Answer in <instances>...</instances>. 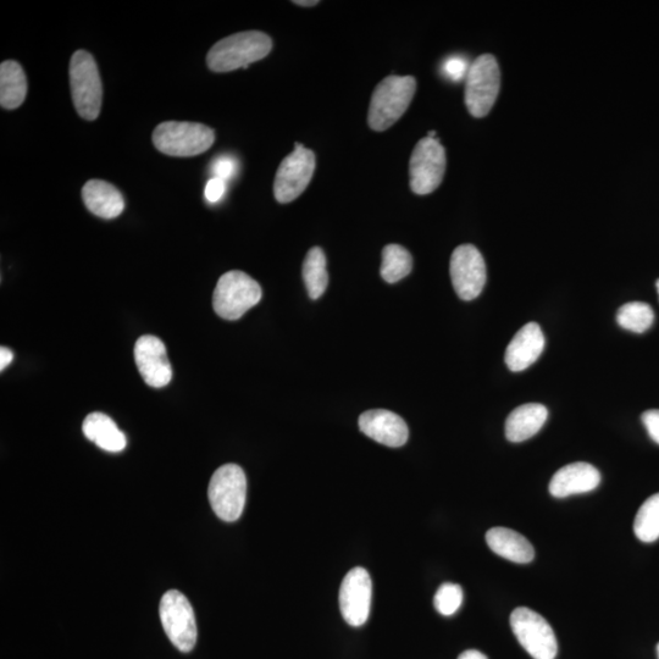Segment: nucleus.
Masks as SVG:
<instances>
[{
  "label": "nucleus",
  "instance_id": "1",
  "mask_svg": "<svg viewBox=\"0 0 659 659\" xmlns=\"http://www.w3.org/2000/svg\"><path fill=\"white\" fill-rule=\"evenodd\" d=\"M271 48L273 41L267 33L259 31L235 33L214 44L208 53L207 63L214 73L247 69L249 64L267 57Z\"/></svg>",
  "mask_w": 659,
  "mask_h": 659
},
{
  "label": "nucleus",
  "instance_id": "2",
  "mask_svg": "<svg viewBox=\"0 0 659 659\" xmlns=\"http://www.w3.org/2000/svg\"><path fill=\"white\" fill-rule=\"evenodd\" d=\"M417 90L413 76L392 75L376 86L371 97L368 123L374 131H385L402 118Z\"/></svg>",
  "mask_w": 659,
  "mask_h": 659
},
{
  "label": "nucleus",
  "instance_id": "3",
  "mask_svg": "<svg viewBox=\"0 0 659 659\" xmlns=\"http://www.w3.org/2000/svg\"><path fill=\"white\" fill-rule=\"evenodd\" d=\"M214 141V130L210 127L187 121H166L153 134L155 148L171 157H195L207 152Z\"/></svg>",
  "mask_w": 659,
  "mask_h": 659
},
{
  "label": "nucleus",
  "instance_id": "4",
  "mask_svg": "<svg viewBox=\"0 0 659 659\" xmlns=\"http://www.w3.org/2000/svg\"><path fill=\"white\" fill-rule=\"evenodd\" d=\"M262 299V287L243 271H229L218 281L213 295L215 313L225 320H238Z\"/></svg>",
  "mask_w": 659,
  "mask_h": 659
},
{
  "label": "nucleus",
  "instance_id": "5",
  "mask_svg": "<svg viewBox=\"0 0 659 659\" xmlns=\"http://www.w3.org/2000/svg\"><path fill=\"white\" fill-rule=\"evenodd\" d=\"M71 94L81 118L93 121L101 113L103 88L96 60L86 51H77L70 63Z\"/></svg>",
  "mask_w": 659,
  "mask_h": 659
},
{
  "label": "nucleus",
  "instance_id": "6",
  "mask_svg": "<svg viewBox=\"0 0 659 659\" xmlns=\"http://www.w3.org/2000/svg\"><path fill=\"white\" fill-rule=\"evenodd\" d=\"M208 497L213 511L224 522L240 519L246 506L247 478L236 464H225L210 479Z\"/></svg>",
  "mask_w": 659,
  "mask_h": 659
},
{
  "label": "nucleus",
  "instance_id": "7",
  "mask_svg": "<svg viewBox=\"0 0 659 659\" xmlns=\"http://www.w3.org/2000/svg\"><path fill=\"white\" fill-rule=\"evenodd\" d=\"M501 87V71L494 55L483 54L470 64L465 77V105L474 118L491 112Z\"/></svg>",
  "mask_w": 659,
  "mask_h": 659
},
{
  "label": "nucleus",
  "instance_id": "8",
  "mask_svg": "<svg viewBox=\"0 0 659 659\" xmlns=\"http://www.w3.org/2000/svg\"><path fill=\"white\" fill-rule=\"evenodd\" d=\"M165 634L171 644L181 652H191L197 642V623L190 601L180 591L170 590L159 606Z\"/></svg>",
  "mask_w": 659,
  "mask_h": 659
},
{
  "label": "nucleus",
  "instance_id": "9",
  "mask_svg": "<svg viewBox=\"0 0 659 659\" xmlns=\"http://www.w3.org/2000/svg\"><path fill=\"white\" fill-rule=\"evenodd\" d=\"M511 628L523 649L534 659H556L558 644L555 631L539 613L519 607L511 614Z\"/></svg>",
  "mask_w": 659,
  "mask_h": 659
},
{
  "label": "nucleus",
  "instance_id": "10",
  "mask_svg": "<svg viewBox=\"0 0 659 659\" xmlns=\"http://www.w3.org/2000/svg\"><path fill=\"white\" fill-rule=\"evenodd\" d=\"M446 165V151L437 138L420 140L409 163L412 191L420 196L436 191L445 176Z\"/></svg>",
  "mask_w": 659,
  "mask_h": 659
},
{
  "label": "nucleus",
  "instance_id": "11",
  "mask_svg": "<svg viewBox=\"0 0 659 659\" xmlns=\"http://www.w3.org/2000/svg\"><path fill=\"white\" fill-rule=\"evenodd\" d=\"M315 154L296 143L295 151L282 160L276 173L274 195L282 204L291 203L302 195L312 180L315 170Z\"/></svg>",
  "mask_w": 659,
  "mask_h": 659
},
{
  "label": "nucleus",
  "instance_id": "12",
  "mask_svg": "<svg viewBox=\"0 0 659 659\" xmlns=\"http://www.w3.org/2000/svg\"><path fill=\"white\" fill-rule=\"evenodd\" d=\"M450 273L454 291L463 301H473L486 284V264L483 254L473 245L454 249Z\"/></svg>",
  "mask_w": 659,
  "mask_h": 659
},
{
  "label": "nucleus",
  "instance_id": "13",
  "mask_svg": "<svg viewBox=\"0 0 659 659\" xmlns=\"http://www.w3.org/2000/svg\"><path fill=\"white\" fill-rule=\"evenodd\" d=\"M373 583L367 570L358 567L346 574L340 589L343 619L351 627H362L369 619Z\"/></svg>",
  "mask_w": 659,
  "mask_h": 659
},
{
  "label": "nucleus",
  "instance_id": "14",
  "mask_svg": "<svg viewBox=\"0 0 659 659\" xmlns=\"http://www.w3.org/2000/svg\"><path fill=\"white\" fill-rule=\"evenodd\" d=\"M135 361L142 379L155 389L165 387L173 378V369L164 342L158 337L146 335L137 340Z\"/></svg>",
  "mask_w": 659,
  "mask_h": 659
},
{
  "label": "nucleus",
  "instance_id": "15",
  "mask_svg": "<svg viewBox=\"0 0 659 659\" xmlns=\"http://www.w3.org/2000/svg\"><path fill=\"white\" fill-rule=\"evenodd\" d=\"M359 429L371 440L392 448L406 445L409 437L406 422L400 415L386 409H374L363 413L359 418Z\"/></svg>",
  "mask_w": 659,
  "mask_h": 659
},
{
  "label": "nucleus",
  "instance_id": "16",
  "mask_svg": "<svg viewBox=\"0 0 659 659\" xmlns=\"http://www.w3.org/2000/svg\"><path fill=\"white\" fill-rule=\"evenodd\" d=\"M545 336L540 325L529 323L523 326L506 350V364L509 370L519 373L533 365L545 350Z\"/></svg>",
  "mask_w": 659,
  "mask_h": 659
},
{
  "label": "nucleus",
  "instance_id": "17",
  "mask_svg": "<svg viewBox=\"0 0 659 659\" xmlns=\"http://www.w3.org/2000/svg\"><path fill=\"white\" fill-rule=\"evenodd\" d=\"M601 483V474L589 463L568 464L553 475L550 494L564 498L572 495L586 494L597 489Z\"/></svg>",
  "mask_w": 659,
  "mask_h": 659
},
{
  "label": "nucleus",
  "instance_id": "18",
  "mask_svg": "<svg viewBox=\"0 0 659 659\" xmlns=\"http://www.w3.org/2000/svg\"><path fill=\"white\" fill-rule=\"evenodd\" d=\"M85 206L96 217L115 219L124 212L125 202L121 192L107 181L90 180L82 188Z\"/></svg>",
  "mask_w": 659,
  "mask_h": 659
},
{
  "label": "nucleus",
  "instance_id": "19",
  "mask_svg": "<svg viewBox=\"0 0 659 659\" xmlns=\"http://www.w3.org/2000/svg\"><path fill=\"white\" fill-rule=\"evenodd\" d=\"M487 545L497 556L508 561L528 564L534 561L535 550L530 541L522 534L507 528H492L486 534Z\"/></svg>",
  "mask_w": 659,
  "mask_h": 659
},
{
  "label": "nucleus",
  "instance_id": "20",
  "mask_svg": "<svg viewBox=\"0 0 659 659\" xmlns=\"http://www.w3.org/2000/svg\"><path fill=\"white\" fill-rule=\"evenodd\" d=\"M547 418V408L539 403L523 404L515 408L506 420L507 440L518 443L531 439L539 433Z\"/></svg>",
  "mask_w": 659,
  "mask_h": 659
},
{
  "label": "nucleus",
  "instance_id": "21",
  "mask_svg": "<svg viewBox=\"0 0 659 659\" xmlns=\"http://www.w3.org/2000/svg\"><path fill=\"white\" fill-rule=\"evenodd\" d=\"M82 431L88 440L104 451L119 453L125 450L126 437L107 414L96 412L87 415Z\"/></svg>",
  "mask_w": 659,
  "mask_h": 659
},
{
  "label": "nucleus",
  "instance_id": "22",
  "mask_svg": "<svg viewBox=\"0 0 659 659\" xmlns=\"http://www.w3.org/2000/svg\"><path fill=\"white\" fill-rule=\"evenodd\" d=\"M27 94V80L19 63L8 60L0 65V104L4 109L13 110L24 103Z\"/></svg>",
  "mask_w": 659,
  "mask_h": 659
},
{
  "label": "nucleus",
  "instance_id": "23",
  "mask_svg": "<svg viewBox=\"0 0 659 659\" xmlns=\"http://www.w3.org/2000/svg\"><path fill=\"white\" fill-rule=\"evenodd\" d=\"M302 273L309 297L318 299L323 296L329 284L326 257L323 249L319 247L310 249L306 259H304Z\"/></svg>",
  "mask_w": 659,
  "mask_h": 659
},
{
  "label": "nucleus",
  "instance_id": "24",
  "mask_svg": "<svg viewBox=\"0 0 659 659\" xmlns=\"http://www.w3.org/2000/svg\"><path fill=\"white\" fill-rule=\"evenodd\" d=\"M413 258L406 248L389 245L382 251L381 276L387 284H396L411 274Z\"/></svg>",
  "mask_w": 659,
  "mask_h": 659
},
{
  "label": "nucleus",
  "instance_id": "25",
  "mask_svg": "<svg viewBox=\"0 0 659 659\" xmlns=\"http://www.w3.org/2000/svg\"><path fill=\"white\" fill-rule=\"evenodd\" d=\"M634 533L646 544L659 539V494L647 498L640 507L634 522Z\"/></svg>",
  "mask_w": 659,
  "mask_h": 659
},
{
  "label": "nucleus",
  "instance_id": "26",
  "mask_svg": "<svg viewBox=\"0 0 659 659\" xmlns=\"http://www.w3.org/2000/svg\"><path fill=\"white\" fill-rule=\"evenodd\" d=\"M655 321V313L649 304L630 302L620 307L617 313V323L620 328L642 334L649 330Z\"/></svg>",
  "mask_w": 659,
  "mask_h": 659
},
{
  "label": "nucleus",
  "instance_id": "27",
  "mask_svg": "<svg viewBox=\"0 0 659 659\" xmlns=\"http://www.w3.org/2000/svg\"><path fill=\"white\" fill-rule=\"evenodd\" d=\"M463 597L461 586L452 583L442 584L434 598L436 611L445 617L453 616L461 608Z\"/></svg>",
  "mask_w": 659,
  "mask_h": 659
},
{
  "label": "nucleus",
  "instance_id": "28",
  "mask_svg": "<svg viewBox=\"0 0 659 659\" xmlns=\"http://www.w3.org/2000/svg\"><path fill=\"white\" fill-rule=\"evenodd\" d=\"M470 65L467 59L454 55L443 64V73L452 81H461L467 77Z\"/></svg>",
  "mask_w": 659,
  "mask_h": 659
},
{
  "label": "nucleus",
  "instance_id": "29",
  "mask_svg": "<svg viewBox=\"0 0 659 659\" xmlns=\"http://www.w3.org/2000/svg\"><path fill=\"white\" fill-rule=\"evenodd\" d=\"M235 171V160L231 159L230 157H220L215 160L214 164L212 165V173L214 177H218V179L224 181L231 179L232 175L235 174Z\"/></svg>",
  "mask_w": 659,
  "mask_h": 659
},
{
  "label": "nucleus",
  "instance_id": "30",
  "mask_svg": "<svg viewBox=\"0 0 659 659\" xmlns=\"http://www.w3.org/2000/svg\"><path fill=\"white\" fill-rule=\"evenodd\" d=\"M642 423L651 439L659 445V409H651L642 414Z\"/></svg>",
  "mask_w": 659,
  "mask_h": 659
},
{
  "label": "nucleus",
  "instance_id": "31",
  "mask_svg": "<svg viewBox=\"0 0 659 659\" xmlns=\"http://www.w3.org/2000/svg\"><path fill=\"white\" fill-rule=\"evenodd\" d=\"M226 191V181L218 179V177H213L208 181L206 186V195L207 201L210 203H217L223 198Z\"/></svg>",
  "mask_w": 659,
  "mask_h": 659
},
{
  "label": "nucleus",
  "instance_id": "32",
  "mask_svg": "<svg viewBox=\"0 0 659 659\" xmlns=\"http://www.w3.org/2000/svg\"><path fill=\"white\" fill-rule=\"evenodd\" d=\"M14 353L9 350L7 347H2L0 350V370H4L8 365L13 362Z\"/></svg>",
  "mask_w": 659,
  "mask_h": 659
},
{
  "label": "nucleus",
  "instance_id": "33",
  "mask_svg": "<svg viewBox=\"0 0 659 659\" xmlns=\"http://www.w3.org/2000/svg\"><path fill=\"white\" fill-rule=\"evenodd\" d=\"M458 659H487L484 653L476 650L464 651Z\"/></svg>",
  "mask_w": 659,
  "mask_h": 659
},
{
  "label": "nucleus",
  "instance_id": "34",
  "mask_svg": "<svg viewBox=\"0 0 659 659\" xmlns=\"http://www.w3.org/2000/svg\"><path fill=\"white\" fill-rule=\"evenodd\" d=\"M293 3L297 5H301V7H314V5H317L319 2L318 0H313V2L312 0H309V2H303V0H301V2H293Z\"/></svg>",
  "mask_w": 659,
  "mask_h": 659
},
{
  "label": "nucleus",
  "instance_id": "35",
  "mask_svg": "<svg viewBox=\"0 0 659 659\" xmlns=\"http://www.w3.org/2000/svg\"><path fill=\"white\" fill-rule=\"evenodd\" d=\"M656 287H657V292H658V296H659V280L657 281Z\"/></svg>",
  "mask_w": 659,
  "mask_h": 659
},
{
  "label": "nucleus",
  "instance_id": "36",
  "mask_svg": "<svg viewBox=\"0 0 659 659\" xmlns=\"http://www.w3.org/2000/svg\"><path fill=\"white\" fill-rule=\"evenodd\" d=\"M657 655H658V659H659V644L657 646Z\"/></svg>",
  "mask_w": 659,
  "mask_h": 659
}]
</instances>
